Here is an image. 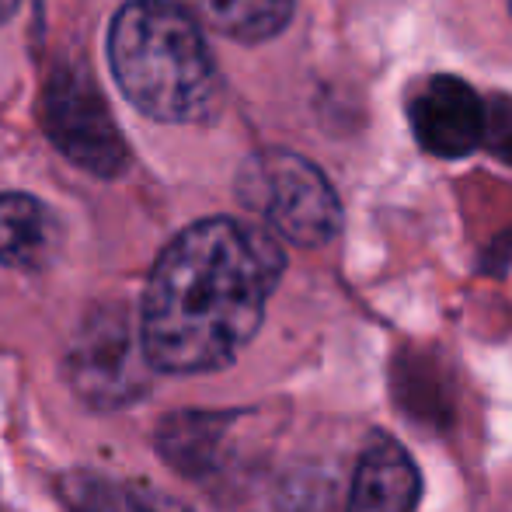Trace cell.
<instances>
[{
  "label": "cell",
  "instance_id": "9",
  "mask_svg": "<svg viewBox=\"0 0 512 512\" xmlns=\"http://www.w3.org/2000/svg\"><path fill=\"white\" fill-rule=\"evenodd\" d=\"M67 512H192L175 495L147 485V481H119L108 474L77 471L60 485Z\"/></svg>",
  "mask_w": 512,
  "mask_h": 512
},
{
  "label": "cell",
  "instance_id": "13",
  "mask_svg": "<svg viewBox=\"0 0 512 512\" xmlns=\"http://www.w3.org/2000/svg\"><path fill=\"white\" fill-rule=\"evenodd\" d=\"M21 0H0V25H7V21L14 18V11H18Z\"/></svg>",
  "mask_w": 512,
  "mask_h": 512
},
{
  "label": "cell",
  "instance_id": "2",
  "mask_svg": "<svg viewBox=\"0 0 512 512\" xmlns=\"http://www.w3.org/2000/svg\"><path fill=\"white\" fill-rule=\"evenodd\" d=\"M119 91L147 119L196 126L220 112L223 84L199 21L175 0H129L108 28Z\"/></svg>",
  "mask_w": 512,
  "mask_h": 512
},
{
  "label": "cell",
  "instance_id": "4",
  "mask_svg": "<svg viewBox=\"0 0 512 512\" xmlns=\"http://www.w3.org/2000/svg\"><path fill=\"white\" fill-rule=\"evenodd\" d=\"M39 112L53 147L88 175L119 178L129 168L126 140L84 67H56L46 77Z\"/></svg>",
  "mask_w": 512,
  "mask_h": 512
},
{
  "label": "cell",
  "instance_id": "11",
  "mask_svg": "<svg viewBox=\"0 0 512 512\" xmlns=\"http://www.w3.org/2000/svg\"><path fill=\"white\" fill-rule=\"evenodd\" d=\"M185 14L234 42H269L290 25L293 0H175Z\"/></svg>",
  "mask_w": 512,
  "mask_h": 512
},
{
  "label": "cell",
  "instance_id": "8",
  "mask_svg": "<svg viewBox=\"0 0 512 512\" xmlns=\"http://www.w3.org/2000/svg\"><path fill=\"white\" fill-rule=\"evenodd\" d=\"M63 227L46 203L25 192L0 196V265L18 272H39L56 258Z\"/></svg>",
  "mask_w": 512,
  "mask_h": 512
},
{
  "label": "cell",
  "instance_id": "7",
  "mask_svg": "<svg viewBox=\"0 0 512 512\" xmlns=\"http://www.w3.org/2000/svg\"><path fill=\"white\" fill-rule=\"evenodd\" d=\"M422 499V478L415 460L391 436H373L352 481L349 512H415Z\"/></svg>",
  "mask_w": 512,
  "mask_h": 512
},
{
  "label": "cell",
  "instance_id": "5",
  "mask_svg": "<svg viewBox=\"0 0 512 512\" xmlns=\"http://www.w3.org/2000/svg\"><path fill=\"white\" fill-rule=\"evenodd\" d=\"M147 356L136 349L129 324L119 310L88 317L70 349V384L88 405L119 408L147 391Z\"/></svg>",
  "mask_w": 512,
  "mask_h": 512
},
{
  "label": "cell",
  "instance_id": "3",
  "mask_svg": "<svg viewBox=\"0 0 512 512\" xmlns=\"http://www.w3.org/2000/svg\"><path fill=\"white\" fill-rule=\"evenodd\" d=\"M237 199L300 248H321L342 230V206L331 182L293 150L248 157L237 175Z\"/></svg>",
  "mask_w": 512,
  "mask_h": 512
},
{
  "label": "cell",
  "instance_id": "12",
  "mask_svg": "<svg viewBox=\"0 0 512 512\" xmlns=\"http://www.w3.org/2000/svg\"><path fill=\"white\" fill-rule=\"evenodd\" d=\"M481 147L492 157L512 164V98H492L485 112V143Z\"/></svg>",
  "mask_w": 512,
  "mask_h": 512
},
{
  "label": "cell",
  "instance_id": "10",
  "mask_svg": "<svg viewBox=\"0 0 512 512\" xmlns=\"http://www.w3.org/2000/svg\"><path fill=\"white\" fill-rule=\"evenodd\" d=\"M227 422V415L178 411V415L164 418L161 429H157V450L175 471L189 474V478H203L220 464Z\"/></svg>",
  "mask_w": 512,
  "mask_h": 512
},
{
  "label": "cell",
  "instance_id": "14",
  "mask_svg": "<svg viewBox=\"0 0 512 512\" xmlns=\"http://www.w3.org/2000/svg\"><path fill=\"white\" fill-rule=\"evenodd\" d=\"M509 11H512V0H509Z\"/></svg>",
  "mask_w": 512,
  "mask_h": 512
},
{
  "label": "cell",
  "instance_id": "1",
  "mask_svg": "<svg viewBox=\"0 0 512 512\" xmlns=\"http://www.w3.org/2000/svg\"><path fill=\"white\" fill-rule=\"evenodd\" d=\"M286 258L255 223L213 216L175 237L154 262L140 307L150 370L209 373L241 356L262 328Z\"/></svg>",
  "mask_w": 512,
  "mask_h": 512
},
{
  "label": "cell",
  "instance_id": "15",
  "mask_svg": "<svg viewBox=\"0 0 512 512\" xmlns=\"http://www.w3.org/2000/svg\"><path fill=\"white\" fill-rule=\"evenodd\" d=\"M0 512H4V509H0Z\"/></svg>",
  "mask_w": 512,
  "mask_h": 512
},
{
  "label": "cell",
  "instance_id": "6",
  "mask_svg": "<svg viewBox=\"0 0 512 512\" xmlns=\"http://www.w3.org/2000/svg\"><path fill=\"white\" fill-rule=\"evenodd\" d=\"M485 112L488 105L467 81L450 74L429 77L411 95L408 119L415 140L436 157H467L485 143Z\"/></svg>",
  "mask_w": 512,
  "mask_h": 512
}]
</instances>
